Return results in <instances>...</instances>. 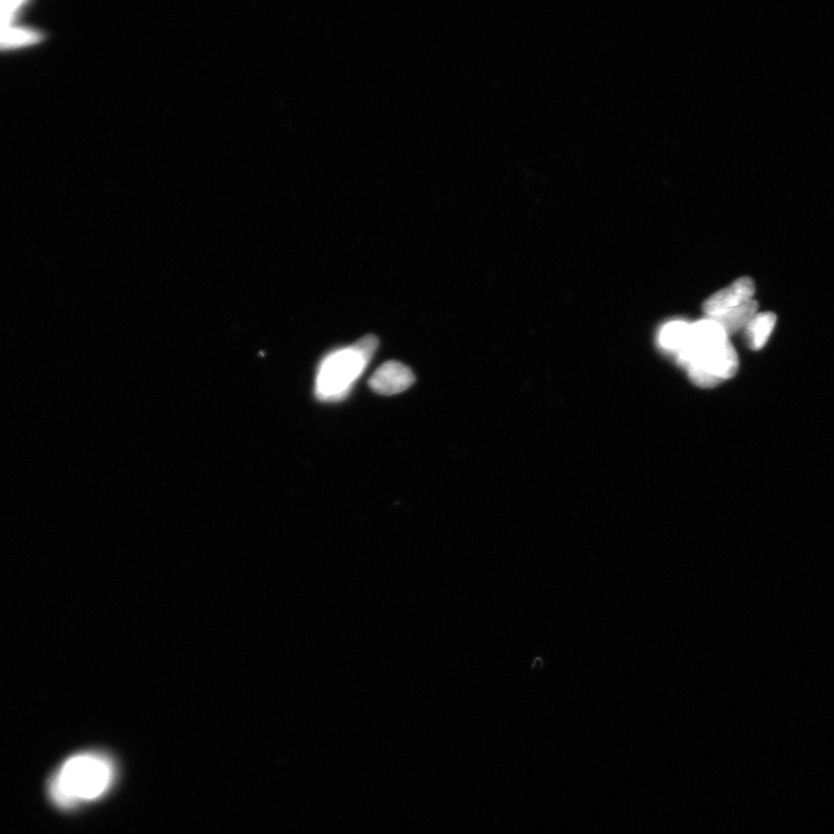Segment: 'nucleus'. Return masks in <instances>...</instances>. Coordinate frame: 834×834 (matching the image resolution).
<instances>
[{
	"instance_id": "obj_1",
	"label": "nucleus",
	"mask_w": 834,
	"mask_h": 834,
	"mask_svg": "<svg viewBox=\"0 0 834 834\" xmlns=\"http://www.w3.org/2000/svg\"><path fill=\"white\" fill-rule=\"evenodd\" d=\"M115 766L101 752L78 753L51 778L49 795L58 807L75 808L105 795L113 785Z\"/></svg>"
},
{
	"instance_id": "obj_2",
	"label": "nucleus",
	"mask_w": 834,
	"mask_h": 834,
	"mask_svg": "<svg viewBox=\"0 0 834 834\" xmlns=\"http://www.w3.org/2000/svg\"><path fill=\"white\" fill-rule=\"evenodd\" d=\"M375 335L364 336L353 346L334 350L321 362L316 378V395L321 401L345 399L378 349Z\"/></svg>"
},
{
	"instance_id": "obj_3",
	"label": "nucleus",
	"mask_w": 834,
	"mask_h": 834,
	"mask_svg": "<svg viewBox=\"0 0 834 834\" xmlns=\"http://www.w3.org/2000/svg\"><path fill=\"white\" fill-rule=\"evenodd\" d=\"M738 368L740 360L735 348L728 341L718 348L695 356L686 370L695 385L702 389H713L724 380L733 378Z\"/></svg>"
},
{
	"instance_id": "obj_4",
	"label": "nucleus",
	"mask_w": 834,
	"mask_h": 834,
	"mask_svg": "<svg viewBox=\"0 0 834 834\" xmlns=\"http://www.w3.org/2000/svg\"><path fill=\"white\" fill-rule=\"evenodd\" d=\"M755 283L749 277L738 278L728 288L716 292L704 304L707 318H715L720 314L733 310L746 302L752 301L755 295Z\"/></svg>"
},
{
	"instance_id": "obj_5",
	"label": "nucleus",
	"mask_w": 834,
	"mask_h": 834,
	"mask_svg": "<svg viewBox=\"0 0 834 834\" xmlns=\"http://www.w3.org/2000/svg\"><path fill=\"white\" fill-rule=\"evenodd\" d=\"M414 383V373L407 365L391 361L373 373L369 385L380 395H395L411 389Z\"/></svg>"
},
{
	"instance_id": "obj_6",
	"label": "nucleus",
	"mask_w": 834,
	"mask_h": 834,
	"mask_svg": "<svg viewBox=\"0 0 834 834\" xmlns=\"http://www.w3.org/2000/svg\"><path fill=\"white\" fill-rule=\"evenodd\" d=\"M775 324H777V316L774 313H757L744 329L749 348L755 351L762 349L770 339Z\"/></svg>"
},
{
	"instance_id": "obj_7",
	"label": "nucleus",
	"mask_w": 834,
	"mask_h": 834,
	"mask_svg": "<svg viewBox=\"0 0 834 834\" xmlns=\"http://www.w3.org/2000/svg\"><path fill=\"white\" fill-rule=\"evenodd\" d=\"M691 324L684 320L671 321L658 334V343L668 353L678 355L689 345Z\"/></svg>"
},
{
	"instance_id": "obj_8",
	"label": "nucleus",
	"mask_w": 834,
	"mask_h": 834,
	"mask_svg": "<svg viewBox=\"0 0 834 834\" xmlns=\"http://www.w3.org/2000/svg\"><path fill=\"white\" fill-rule=\"evenodd\" d=\"M758 313V303L749 301L735 309L724 312L720 316L712 318L722 326L728 336L736 334L749 325L753 317Z\"/></svg>"
},
{
	"instance_id": "obj_9",
	"label": "nucleus",
	"mask_w": 834,
	"mask_h": 834,
	"mask_svg": "<svg viewBox=\"0 0 834 834\" xmlns=\"http://www.w3.org/2000/svg\"><path fill=\"white\" fill-rule=\"evenodd\" d=\"M40 34L23 29H4L0 32V48H7L20 45H28L39 41Z\"/></svg>"
},
{
	"instance_id": "obj_10",
	"label": "nucleus",
	"mask_w": 834,
	"mask_h": 834,
	"mask_svg": "<svg viewBox=\"0 0 834 834\" xmlns=\"http://www.w3.org/2000/svg\"><path fill=\"white\" fill-rule=\"evenodd\" d=\"M21 5V2H0V14H13Z\"/></svg>"
},
{
	"instance_id": "obj_11",
	"label": "nucleus",
	"mask_w": 834,
	"mask_h": 834,
	"mask_svg": "<svg viewBox=\"0 0 834 834\" xmlns=\"http://www.w3.org/2000/svg\"><path fill=\"white\" fill-rule=\"evenodd\" d=\"M13 18V14H0V32L4 31Z\"/></svg>"
}]
</instances>
